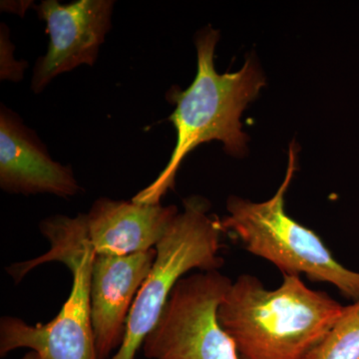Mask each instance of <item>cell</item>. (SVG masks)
<instances>
[{
    "instance_id": "obj_1",
    "label": "cell",
    "mask_w": 359,
    "mask_h": 359,
    "mask_svg": "<svg viewBox=\"0 0 359 359\" xmlns=\"http://www.w3.org/2000/svg\"><path fill=\"white\" fill-rule=\"evenodd\" d=\"M344 306L283 275L271 290L250 275L238 276L218 309V320L241 359H306L334 327Z\"/></svg>"
},
{
    "instance_id": "obj_2",
    "label": "cell",
    "mask_w": 359,
    "mask_h": 359,
    "mask_svg": "<svg viewBox=\"0 0 359 359\" xmlns=\"http://www.w3.org/2000/svg\"><path fill=\"white\" fill-rule=\"evenodd\" d=\"M219 39V33L214 28L205 27L198 33L197 75L188 89L173 87L168 93L170 102L176 104L169 117L177 133L173 153L159 176L135 196L134 202L161 204L168 191L174 188L182 162L201 144L219 141L228 154H245L248 136L243 132L241 116L259 95L266 78L252 58L237 72H217L214 56Z\"/></svg>"
},
{
    "instance_id": "obj_3",
    "label": "cell",
    "mask_w": 359,
    "mask_h": 359,
    "mask_svg": "<svg viewBox=\"0 0 359 359\" xmlns=\"http://www.w3.org/2000/svg\"><path fill=\"white\" fill-rule=\"evenodd\" d=\"M40 231L50 250L36 259L7 269L16 283L40 264H65L72 273L69 297L57 316L45 325H28L15 316L0 320V356L28 348L41 359H98L90 311L92 264L96 254L87 238L84 214L45 219Z\"/></svg>"
},
{
    "instance_id": "obj_4",
    "label": "cell",
    "mask_w": 359,
    "mask_h": 359,
    "mask_svg": "<svg viewBox=\"0 0 359 359\" xmlns=\"http://www.w3.org/2000/svg\"><path fill=\"white\" fill-rule=\"evenodd\" d=\"M295 170L297 147L292 142L287 174L275 195L261 203L231 196L222 226L235 233L248 252L271 262L283 275L304 273L313 282L334 285L347 299L358 302L359 273L340 264L314 231L285 212V194Z\"/></svg>"
},
{
    "instance_id": "obj_5",
    "label": "cell",
    "mask_w": 359,
    "mask_h": 359,
    "mask_svg": "<svg viewBox=\"0 0 359 359\" xmlns=\"http://www.w3.org/2000/svg\"><path fill=\"white\" fill-rule=\"evenodd\" d=\"M210 204L203 198H187L184 211L155 247L156 259L143 283L127 321L121 347L110 359H135L148 334L157 325L177 283L192 269L219 271L224 229L221 219L208 214Z\"/></svg>"
},
{
    "instance_id": "obj_6",
    "label": "cell",
    "mask_w": 359,
    "mask_h": 359,
    "mask_svg": "<svg viewBox=\"0 0 359 359\" xmlns=\"http://www.w3.org/2000/svg\"><path fill=\"white\" fill-rule=\"evenodd\" d=\"M233 285L219 271L184 276L144 341L148 359H241L219 325L218 309Z\"/></svg>"
},
{
    "instance_id": "obj_7",
    "label": "cell",
    "mask_w": 359,
    "mask_h": 359,
    "mask_svg": "<svg viewBox=\"0 0 359 359\" xmlns=\"http://www.w3.org/2000/svg\"><path fill=\"white\" fill-rule=\"evenodd\" d=\"M114 1L79 0L59 4L45 0L35 7L46 23L49 45L46 54L37 59L32 89L41 93L58 75L81 65L93 66L101 45L111 28Z\"/></svg>"
},
{
    "instance_id": "obj_8",
    "label": "cell",
    "mask_w": 359,
    "mask_h": 359,
    "mask_svg": "<svg viewBox=\"0 0 359 359\" xmlns=\"http://www.w3.org/2000/svg\"><path fill=\"white\" fill-rule=\"evenodd\" d=\"M155 259V249L125 257H94L90 311L98 359H110L121 347L130 311Z\"/></svg>"
},
{
    "instance_id": "obj_9",
    "label": "cell",
    "mask_w": 359,
    "mask_h": 359,
    "mask_svg": "<svg viewBox=\"0 0 359 359\" xmlns=\"http://www.w3.org/2000/svg\"><path fill=\"white\" fill-rule=\"evenodd\" d=\"M0 187L6 192L74 197L81 191L70 166L51 159L39 137L18 115L0 111Z\"/></svg>"
},
{
    "instance_id": "obj_10",
    "label": "cell",
    "mask_w": 359,
    "mask_h": 359,
    "mask_svg": "<svg viewBox=\"0 0 359 359\" xmlns=\"http://www.w3.org/2000/svg\"><path fill=\"white\" fill-rule=\"evenodd\" d=\"M179 214L176 205L100 198L84 214L87 238L97 256L125 257L155 249Z\"/></svg>"
},
{
    "instance_id": "obj_11",
    "label": "cell",
    "mask_w": 359,
    "mask_h": 359,
    "mask_svg": "<svg viewBox=\"0 0 359 359\" xmlns=\"http://www.w3.org/2000/svg\"><path fill=\"white\" fill-rule=\"evenodd\" d=\"M306 359H359V301L344 313Z\"/></svg>"
},
{
    "instance_id": "obj_12",
    "label": "cell",
    "mask_w": 359,
    "mask_h": 359,
    "mask_svg": "<svg viewBox=\"0 0 359 359\" xmlns=\"http://www.w3.org/2000/svg\"><path fill=\"white\" fill-rule=\"evenodd\" d=\"M0 51H1V80H11L18 82L23 78V73L27 63L25 61H16L13 56V44L8 37L6 25H1L0 29Z\"/></svg>"
},
{
    "instance_id": "obj_13",
    "label": "cell",
    "mask_w": 359,
    "mask_h": 359,
    "mask_svg": "<svg viewBox=\"0 0 359 359\" xmlns=\"http://www.w3.org/2000/svg\"><path fill=\"white\" fill-rule=\"evenodd\" d=\"M13 4H7L6 1H2L1 2V8L2 9H6V11H11V13H18L20 14V15H23L25 14L26 9L28 8L32 4V2L29 1H20V2H11Z\"/></svg>"
},
{
    "instance_id": "obj_14",
    "label": "cell",
    "mask_w": 359,
    "mask_h": 359,
    "mask_svg": "<svg viewBox=\"0 0 359 359\" xmlns=\"http://www.w3.org/2000/svg\"><path fill=\"white\" fill-rule=\"evenodd\" d=\"M21 359H41L39 358V354L36 353H34V351H28L27 353L25 354V356H23Z\"/></svg>"
}]
</instances>
